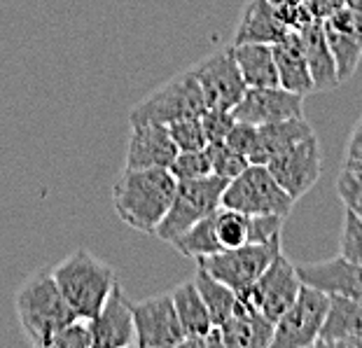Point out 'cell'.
<instances>
[{
	"label": "cell",
	"mask_w": 362,
	"mask_h": 348,
	"mask_svg": "<svg viewBox=\"0 0 362 348\" xmlns=\"http://www.w3.org/2000/svg\"><path fill=\"white\" fill-rule=\"evenodd\" d=\"M189 71L204 91L206 108L234 110V105L243 98L245 89H248L241 71H238L234 47H225L211 54V57L199 61L197 66H192Z\"/></svg>",
	"instance_id": "30bf717a"
},
{
	"label": "cell",
	"mask_w": 362,
	"mask_h": 348,
	"mask_svg": "<svg viewBox=\"0 0 362 348\" xmlns=\"http://www.w3.org/2000/svg\"><path fill=\"white\" fill-rule=\"evenodd\" d=\"M288 33L290 28L283 24L276 5H272L269 0H250L236 26L234 45H243V42L276 45Z\"/></svg>",
	"instance_id": "ffe728a7"
},
{
	"label": "cell",
	"mask_w": 362,
	"mask_h": 348,
	"mask_svg": "<svg viewBox=\"0 0 362 348\" xmlns=\"http://www.w3.org/2000/svg\"><path fill=\"white\" fill-rule=\"evenodd\" d=\"M274 59L276 68H279V84L283 89L295 91V94L302 96L315 91L297 30H290L283 40L274 45Z\"/></svg>",
	"instance_id": "7402d4cb"
},
{
	"label": "cell",
	"mask_w": 362,
	"mask_h": 348,
	"mask_svg": "<svg viewBox=\"0 0 362 348\" xmlns=\"http://www.w3.org/2000/svg\"><path fill=\"white\" fill-rule=\"evenodd\" d=\"M329 304V295L302 285L297 299L292 301L290 308L285 311L279 320L274 323V348H306L315 346L325 320Z\"/></svg>",
	"instance_id": "ba28073f"
},
{
	"label": "cell",
	"mask_w": 362,
	"mask_h": 348,
	"mask_svg": "<svg viewBox=\"0 0 362 348\" xmlns=\"http://www.w3.org/2000/svg\"><path fill=\"white\" fill-rule=\"evenodd\" d=\"M227 182L229 180L215 173L199 178V180L178 182L175 197L171 201V206H168L164 220L159 222L155 236L161 238V241L171 243L182 231H187L192 224H197L199 220H204L206 215L215 213L220 208L222 192H225Z\"/></svg>",
	"instance_id": "8992f818"
},
{
	"label": "cell",
	"mask_w": 362,
	"mask_h": 348,
	"mask_svg": "<svg viewBox=\"0 0 362 348\" xmlns=\"http://www.w3.org/2000/svg\"><path fill=\"white\" fill-rule=\"evenodd\" d=\"M168 134H171L178 152L204 150L208 145L204 127H202V120H199V117H187V120L173 122V124H168Z\"/></svg>",
	"instance_id": "4dcf8cb0"
},
{
	"label": "cell",
	"mask_w": 362,
	"mask_h": 348,
	"mask_svg": "<svg viewBox=\"0 0 362 348\" xmlns=\"http://www.w3.org/2000/svg\"><path fill=\"white\" fill-rule=\"evenodd\" d=\"M171 245L182 257L192 260H202L213 253H220L222 245L218 241V234H215V213L206 215L197 224H192L187 231H182L178 238H173Z\"/></svg>",
	"instance_id": "484cf974"
},
{
	"label": "cell",
	"mask_w": 362,
	"mask_h": 348,
	"mask_svg": "<svg viewBox=\"0 0 362 348\" xmlns=\"http://www.w3.org/2000/svg\"><path fill=\"white\" fill-rule=\"evenodd\" d=\"M178 154L168 127L134 124L127 148V168H168Z\"/></svg>",
	"instance_id": "2e32d148"
},
{
	"label": "cell",
	"mask_w": 362,
	"mask_h": 348,
	"mask_svg": "<svg viewBox=\"0 0 362 348\" xmlns=\"http://www.w3.org/2000/svg\"><path fill=\"white\" fill-rule=\"evenodd\" d=\"M52 276L75 315L87 320H91L101 311L103 301L110 295L115 281H117L112 267H107L105 262L94 257L84 248H78L71 257H66L61 265L54 267Z\"/></svg>",
	"instance_id": "3957f363"
},
{
	"label": "cell",
	"mask_w": 362,
	"mask_h": 348,
	"mask_svg": "<svg viewBox=\"0 0 362 348\" xmlns=\"http://www.w3.org/2000/svg\"><path fill=\"white\" fill-rule=\"evenodd\" d=\"M315 136L311 124L304 117H290L281 122H269V124L255 127V143L248 154L250 164H267L269 159L279 152L288 150L290 145Z\"/></svg>",
	"instance_id": "ac0fdd59"
},
{
	"label": "cell",
	"mask_w": 362,
	"mask_h": 348,
	"mask_svg": "<svg viewBox=\"0 0 362 348\" xmlns=\"http://www.w3.org/2000/svg\"><path fill=\"white\" fill-rule=\"evenodd\" d=\"M339 255L356 265H362V218L353 211H346L344 215Z\"/></svg>",
	"instance_id": "836d02e7"
},
{
	"label": "cell",
	"mask_w": 362,
	"mask_h": 348,
	"mask_svg": "<svg viewBox=\"0 0 362 348\" xmlns=\"http://www.w3.org/2000/svg\"><path fill=\"white\" fill-rule=\"evenodd\" d=\"M238 71L245 87H279V68L274 59V45L243 42L232 45Z\"/></svg>",
	"instance_id": "603a6c76"
},
{
	"label": "cell",
	"mask_w": 362,
	"mask_h": 348,
	"mask_svg": "<svg viewBox=\"0 0 362 348\" xmlns=\"http://www.w3.org/2000/svg\"><path fill=\"white\" fill-rule=\"evenodd\" d=\"M281 253V238L269 243H245L238 248L213 253L208 257L197 260V265L206 269L220 283L229 285L236 295L248 290L257 278L264 274V269L272 265V260Z\"/></svg>",
	"instance_id": "52a82bcc"
},
{
	"label": "cell",
	"mask_w": 362,
	"mask_h": 348,
	"mask_svg": "<svg viewBox=\"0 0 362 348\" xmlns=\"http://www.w3.org/2000/svg\"><path fill=\"white\" fill-rule=\"evenodd\" d=\"M134 301L122 290L119 281H115L110 295L103 301L101 311L91 318V335L94 348H129L136 346V323H134Z\"/></svg>",
	"instance_id": "5bb4252c"
},
{
	"label": "cell",
	"mask_w": 362,
	"mask_h": 348,
	"mask_svg": "<svg viewBox=\"0 0 362 348\" xmlns=\"http://www.w3.org/2000/svg\"><path fill=\"white\" fill-rule=\"evenodd\" d=\"M206 110L204 91L199 87L192 71L171 77L150 96H145L134 110L129 112V122L134 124H173L178 120L202 117Z\"/></svg>",
	"instance_id": "277c9868"
},
{
	"label": "cell",
	"mask_w": 362,
	"mask_h": 348,
	"mask_svg": "<svg viewBox=\"0 0 362 348\" xmlns=\"http://www.w3.org/2000/svg\"><path fill=\"white\" fill-rule=\"evenodd\" d=\"M215 234H218L222 250L250 243V215L220 206L215 211Z\"/></svg>",
	"instance_id": "83f0119b"
},
{
	"label": "cell",
	"mask_w": 362,
	"mask_h": 348,
	"mask_svg": "<svg viewBox=\"0 0 362 348\" xmlns=\"http://www.w3.org/2000/svg\"><path fill=\"white\" fill-rule=\"evenodd\" d=\"M199 120H202V127H204V134H206L208 143L225 141L227 134L236 124L234 110H225V108H206Z\"/></svg>",
	"instance_id": "e575fe53"
},
{
	"label": "cell",
	"mask_w": 362,
	"mask_h": 348,
	"mask_svg": "<svg viewBox=\"0 0 362 348\" xmlns=\"http://www.w3.org/2000/svg\"><path fill=\"white\" fill-rule=\"evenodd\" d=\"M309 7H311L313 19L325 21L341 10V7H346V0H309Z\"/></svg>",
	"instance_id": "ab89813d"
},
{
	"label": "cell",
	"mask_w": 362,
	"mask_h": 348,
	"mask_svg": "<svg viewBox=\"0 0 362 348\" xmlns=\"http://www.w3.org/2000/svg\"><path fill=\"white\" fill-rule=\"evenodd\" d=\"M285 218L281 215H250V243H269L281 238Z\"/></svg>",
	"instance_id": "d590c367"
},
{
	"label": "cell",
	"mask_w": 362,
	"mask_h": 348,
	"mask_svg": "<svg viewBox=\"0 0 362 348\" xmlns=\"http://www.w3.org/2000/svg\"><path fill=\"white\" fill-rule=\"evenodd\" d=\"M225 143L229 145L232 150H236L238 154H243V157H248L250 150H252V143H255V127L248 124V122H238L234 129L229 131Z\"/></svg>",
	"instance_id": "74e56055"
},
{
	"label": "cell",
	"mask_w": 362,
	"mask_h": 348,
	"mask_svg": "<svg viewBox=\"0 0 362 348\" xmlns=\"http://www.w3.org/2000/svg\"><path fill=\"white\" fill-rule=\"evenodd\" d=\"M297 274L304 285H311L325 295L362 299V265H356L341 255L325 262L302 265L297 267Z\"/></svg>",
	"instance_id": "9a60e30c"
},
{
	"label": "cell",
	"mask_w": 362,
	"mask_h": 348,
	"mask_svg": "<svg viewBox=\"0 0 362 348\" xmlns=\"http://www.w3.org/2000/svg\"><path fill=\"white\" fill-rule=\"evenodd\" d=\"M178 180L168 168H124L112 185L119 220L143 234H155L171 206Z\"/></svg>",
	"instance_id": "6da1fadb"
},
{
	"label": "cell",
	"mask_w": 362,
	"mask_h": 348,
	"mask_svg": "<svg viewBox=\"0 0 362 348\" xmlns=\"http://www.w3.org/2000/svg\"><path fill=\"white\" fill-rule=\"evenodd\" d=\"M222 346L267 348L274 339V323L264 318L248 299L238 295L232 315L220 325Z\"/></svg>",
	"instance_id": "e0dca14e"
},
{
	"label": "cell",
	"mask_w": 362,
	"mask_h": 348,
	"mask_svg": "<svg viewBox=\"0 0 362 348\" xmlns=\"http://www.w3.org/2000/svg\"><path fill=\"white\" fill-rule=\"evenodd\" d=\"M337 192L344 201L346 211L358 213L362 218V166L344 164L337 180Z\"/></svg>",
	"instance_id": "1f68e13d"
},
{
	"label": "cell",
	"mask_w": 362,
	"mask_h": 348,
	"mask_svg": "<svg viewBox=\"0 0 362 348\" xmlns=\"http://www.w3.org/2000/svg\"><path fill=\"white\" fill-rule=\"evenodd\" d=\"M264 166L292 199H302L318 182L322 171V154L318 138L311 136L306 141L290 145L288 150H283L269 159Z\"/></svg>",
	"instance_id": "8fae6325"
},
{
	"label": "cell",
	"mask_w": 362,
	"mask_h": 348,
	"mask_svg": "<svg viewBox=\"0 0 362 348\" xmlns=\"http://www.w3.org/2000/svg\"><path fill=\"white\" fill-rule=\"evenodd\" d=\"M272 5L276 7H283V5H292V3H299V0H269Z\"/></svg>",
	"instance_id": "60d3db41"
},
{
	"label": "cell",
	"mask_w": 362,
	"mask_h": 348,
	"mask_svg": "<svg viewBox=\"0 0 362 348\" xmlns=\"http://www.w3.org/2000/svg\"><path fill=\"white\" fill-rule=\"evenodd\" d=\"M206 154H208V159H211L213 173L225 178V180H234L236 175H241L245 168L250 166L248 157H243V154H238L236 150H232L225 141L208 143L206 145Z\"/></svg>",
	"instance_id": "f1b7e54d"
},
{
	"label": "cell",
	"mask_w": 362,
	"mask_h": 348,
	"mask_svg": "<svg viewBox=\"0 0 362 348\" xmlns=\"http://www.w3.org/2000/svg\"><path fill=\"white\" fill-rule=\"evenodd\" d=\"M136 323V346L141 348H178L185 342L182 325L175 313L171 292L148 297L131 304Z\"/></svg>",
	"instance_id": "7c38bea8"
},
{
	"label": "cell",
	"mask_w": 362,
	"mask_h": 348,
	"mask_svg": "<svg viewBox=\"0 0 362 348\" xmlns=\"http://www.w3.org/2000/svg\"><path fill=\"white\" fill-rule=\"evenodd\" d=\"M322 28H325L329 50H332L339 82H346L358 71V66L362 61V37L356 33H349V30H339L334 26H327L325 21H322Z\"/></svg>",
	"instance_id": "4316f807"
},
{
	"label": "cell",
	"mask_w": 362,
	"mask_h": 348,
	"mask_svg": "<svg viewBox=\"0 0 362 348\" xmlns=\"http://www.w3.org/2000/svg\"><path fill=\"white\" fill-rule=\"evenodd\" d=\"M346 5L353 7V10H360L362 12V0H346Z\"/></svg>",
	"instance_id": "b9f144b4"
},
{
	"label": "cell",
	"mask_w": 362,
	"mask_h": 348,
	"mask_svg": "<svg viewBox=\"0 0 362 348\" xmlns=\"http://www.w3.org/2000/svg\"><path fill=\"white\" fill-rule=\"evenodd\" d=\"M362 335V299L329 295L327 313L322 320L315 346H346Z\"/></svg>",
	"instance_id": "44dd1931"
},
{
	"label": "cell",
	"mask_w": 362,
	"mask_h": 348,
	"mask_svg": "<svg viewBox=\"0 0 362 348\" xmlns=\"http://www.w3.org/2000/svg\"><path fill=\"white\" fill-rule=\"evenodd\" d=\"M168 171H171V175L178 182H189V180H199V178L211 175L213 168L204 148V150H192V152H178L175 159L171 161V166H168Z\"/></svg>",
	"instance_id": "f546056e"
},
{
	"label": "cell",
	"mask_w": 362,
	"mask_h": 348,
	"mask_svg": "<svg viewBox=\"0 0 362 348\" xmlns=\"http://www.w3.org/2000/svg\"><path fill=\"white\" fill-rule=\"evenodd\" d=\"M276 10H279L281 19H283V24L288 26L290 30H299V28H304L306 24H311V21H313L309 0H299V3L276 7Z\"/></svg>",
	"instance_id": "8d00e7d4"
},
{
	"label": "cell",
	"mask_w": 362,
	"mask_h": 348,
	"mask_svg": "<svg viewBox=\"0 0 362 348\" xmlns=\"http://www.w3.org/2000/svg\"><path fill=\"white\" fill-rule=\"evenodd\" d=\"M302 285L304 283L297 274V267L292 265L285 255L279 253L272 260V265L264 269V274H262L248 290L238 292V295L248 299L264 318L276 323L288 311L292 301L297 299Z\"/></svg>",
	"instance_id": "9c48e42d"
},
{
	"label": "cell",
	"mask_w": 362,
	"mask_h": 348,
	"mask_svg": "<svg viewBox=\"0 0 362 348\" xmlns=\"http://www.w3.org/2000/svg\"><path fill=\"white\" fill-rule=\"evenodd\" d=\"M299 42H302L304 57H306V66H309L311 80H313V89L315 91H325V89H334L339 87V75H337V64L332 57V50L327 45L325 37V28H322V21L313 19L311 24H306L304 28L297 30Z\"/></svg>",
	"instance_id": "d6986e66"
},
{
	"label": "cell",
	"mask_w": 362,
	"mask_h": 348,
	"mask_svg": "<svg viewBox=\"0 0 362 348\" xmlns=\"http://www.w3.org/2000/svg\"><path fill=\"white\" fill-rule=\"evenodd\" d=\"M171 299H173L175 313H178V320L182 325L185 342L204 337L206 332L213 327L211 313H208V308L204 304L202 295H199L194 281H187V283L178 285V288L171 292Z\"/></svg>",
	"instance_id": "cb8c5ba5"
},
{
	"label": "cell",
	"mask_w": 362,
	"mask_h": 348,
	"mask_svg": "<svg viewBox=\"0 0 362 348\" xmlns=\"http://www.w3.org/2000/svg\"><path fill=\"white\" fill-rule=\"evenodd\" d=\"M234 117L252 127L304 117V96L279 87H248L243 98L234 105Z\"/></svg>",
	"instance_id": "4fadbf2b"
},
{
	"label": "cell",
	"mask_w": 362,
	"mask_h": 348,
	"mask_svg": "<svg viewBox=\"0 0 362 348\" xmlns=\"http://www.w3.org/2000/svg\"><path fill=\"white\" fill-rule=\"evenodd\" d=\"M346 164L362 166V117L358 120L356 129L349 138V148H346Z\"/></svg>",
	"instance_id": "f35d334b"
},
{
	"label": "cell",
	"mask_w": 362,
	"mask_h": 348,
	"mask_svg": "<svg viewBox=\"0 0 362 348\" xmlns=\"http://www.w3.org/2000/svg\"><path fill=\"white\" fill-rule=\"evenodd\" d=\"M49 348H94L91 323L78 315V318L64 325V327L52 337Z\"/></svg>",
	"instance_id": "d6a6232c"
},
{
	"label": "cell",
	"mask_w": 362,
	"mask_h": 348,
	"mask_svg": "<svg viewBox=\"0 0 362 348\" xmlns=\"http://www.w3.org/2000/svg\"><path fill=\"white\" fill-rule=\"evenodd\" d=\"M14 308L28 342L40 348H49L52 337L78 318L47 269H40L24 281L14 297Z\"/></svg>",
	"instance_id": "7a4b0ae2"
},
{
	"label": "cell",
	"mask_w": 362,
	"mask_h": 348,
	"mask_svg": "<svg viewBox=\"0 0 362 348\" xmlns=\"http://www.w3.org/2000/svg\"><path fill=\"white\" fill-rule=\"evenodd\" d=\"M292 199L264 164H250L241 175L227 182L220 206L234 208L245 215H281L288 220Z\"/></svg>",
	"instance_id": "5b68a950"
},
{
	"label": "cell",
	"mask_w": 362,
	"mask_h": 348,
	"mask_svg": "<svg viewBox=\"0 0 362 348\" xmlns=\"http://www.w3.org/2000/svg\"><path fill=\"white\" fill-rule=\"evenodd\" d=\"M192 281H194L199 295H202L204 304L208 308V313H211L213 325H218V327H220V325L225 323L229 315H232L238 295L232 288H229V285L220 283L218 278H213L202 267L197 269V276L192 278Z\"/></svg>",
	"instance_id": "d4e9b609"
}]
</instances>
